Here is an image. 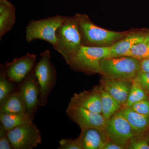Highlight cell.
<instances>
[{
	"instance_id": "cell-32",
	"label": "cell",
	"mask_w": 149,
	"mask_h": 149,
	"mask_svg": "<svg viewBox=\"0 0 149 149\" xmlns=\"http://www.w3.org/2000/svg\"><path fill=\"white\" fill-rule=\"evenodd\" d=\"M148 93L149 94V91H148Z\"/></svg>"
},
{
	"instance_id": "cell-15",
	"label": "cell",
	"mask_w": 149,
	"mask_h": 149,
	"mask_svg": "<svg viewBox=\"0 0 149 149\" xmlns=\"http://www.w3.org/2000/svg\"><path fill=\"white\" fill-rule=\"evenodd\" d=\"M132 127L135 136L142 134L149 128V116L140 114L130 107H125L119 110Z\"/></svg>"
},
{
	"instance_id": "cell-12",
	"label": "cell",
	"mask_w": 149,
	"mask_h": 149,
	"mask_svg": "<svg viewBox=\"0 0 149 149\" xmlns=\"http://www.w3.org/2000/svg\"><path fill=\"white\" fill-rule=\"evenodd\" d=\"M69 104L102 114L101 97L98 88H95L91 91H84L75 93Z\"/></svg>"
},
{
	"instance_id": "cell-5",
	"label": "cell",
	"mask_w": 149,
	"mask_h": 149,
	"mask_svg": "<svg viewBox=\"0 0 149 149\" xmlns=\"http://www.w3.org/2000/svg\"><path fill=\"white\" fill-rule=\"evenodd\" d=\"M67 17L56 15L53 17L31 20L26 27L25 38L27 42L42 40L54 47L57 43L56 32Z\"/></svg>"
},
{
	"instance_id": "cell-8",
	"label": "cell",
	"mask_w": 149,
	"mask_h": 149,
	"mask_svg": "<svg viewBox=\"0 0 149 149\" xmlns=\"http://www.w3.org/2000/svg\"><path fill=\"white\" fill-rule=\"evenodd\" d=\"M7 136L14 149H32L42 143L41 133L33 123L13 128Z\"/></svg>"
},
{
	"instance_id": "cell-16",
	"label": "cell",
	"mask_w": 149,
	"mask_h": 149,
	"mask_svg": "<svg viewBox=\"0 0 149 149\" xmlns=\"http://www.w3.org/2000/svg\"><path fill=\"white\" fill-rule=\"evenodd\" d=\"M146 35L141 33H135L126 35L121 40L110 47L109 57L125 56L133 46L142 42Z\"/></svg>"
},
{
	"instance_id": "cell-6",
	"label": "cell",
	"mask_w": 149,
	"mask_h": 149,
	"mask_svg": "<svg viewBox=\"0 0 149 149\" xmlns=\"http://www.w3.org/2000/svg\"><path fill=\"white\" fill-rule=\"evenodd\" d=\"M40 61L35 65V73L40 88V106L46 105L50 93L56 82V70L50 61L49 50L40 54Z\"/></svg>"
},
{
	"instance_id": "cell-33",
	"label": "cell",
	"mask_w": 149,
	"mask_h": 149,
	"mask_svg": "<svg viewBox=\"0 0 149 149\" xmlns=\"http://www.w3.org/2000/svg\"></svg>"
},
{
	"instance_id": "cell-13",
	"label": "cell",
	"mask_w": 149,
	"mask_h": 149,
	"mask_svg": "<svg viewBox=\"0 0 149 149\" xmlns=\"http://www.w3.org/2000/svg\"><path fill=\"white\" fill-rule=\"evenodd\" d=\"M81 133L77 138L82 149H104L109 141L104 129L97 128L81 129Z\"/></svg>"
},
{
	"instance_id": "cell-28",
	"label": "cell",
	"mask_w": 149,
	"mask_h": 149,
	"mask_svg": "<svg viewBox=\"0 0 149 149\" xmlns=\"http://www.w3.org/2000/svg\"><path fill=\"white\" fill-rule=\"evenodd\" d=\"M136 78L139 81L142 88L145 91H149V72L140 71Z\"/></svg>"
},
{
	"instance_id": "cell-21",
	"label": "cell",
	"mask_w": 149,
	"mask_h": 149,
	"mask_svg": "<svg viewBox=\"0 0 149 149\" xmlns=\"http://www.w3.org/2000/svg\"><path fill=\"white\" fill-rule=\"evenodd\" d=\"M146 99H148V97L146 91L142 88L136 77L132 81L129 95L123 107H130L136 103Z\"/></svg>"
},
{
	"instance_id": "cell-4",
	"label": "cell",
	"mask_w": 149,
	"mask_h": 149,
	"mask_svg": "<svg viewBox=\"0 0 149 149\" xmlns=\"http://www.w3.org/2000/svg\"><path fill=\"white\" fill-rule=\"evenodd\" d=\"M75 16L80 27L84 45L110 44L127 35L125 32H114L98 27L84 15L76 14Z\"/></svg>"
},
{
	"instance_id": "cell-14",
	"label": "cell",
	"mask_w": 149,
	"mask_h": 149,
	"mask_svg": "<svg viewBox=\"0 0 149 149\" xmlns=\"http://www.w3.org/2000/svg\"><path fill=\"white\" fill-rule=\"evenodd\" d=\"M102 89L109 93L122 105L125 104L130 92L132 81L105 77L102 81Z\"/></svg>"
},
{
	"instance_id": "cell-29",
	"label": "cell",
	"mask_w": 149,
	"mask_h": 149,
	"mask_svg": "<svg viewBox=\"0 0 149 149\" xmlns=\"http://www.w3.org/2000/svg\"><path fill=\"white\" fill-rule=\"evenodd\" d=\"M140 71L149 72V58L144 59L140 61Z\"/></svg>"
},
{
	"instance_id": "cell-18",
	"label": "cell",
	"mask_w": 149,
	"mask_h": 149,
	"mask_svg": "<svg viewBox=\"0 0 149 149\" xmlns=\"http://www.w3.org/2000/svg\"><path fill=\"white\" fill-rule=\"evenodd\" d=\"M26 104L20 91L11 93L0 102V112L4 113H27Z\"/></svg>"
},
{
	"instance_id": "cell-2",
	"label": "cell",
	"mask_w": 149,
	"mask_h": 149,
	"mask_svg": "<svg viewBox=\"0 0 149 149\" xmlns=\"http://www.w3.org/2000/svg\"><path fill=\"white\" fill-rule=\"evenodd\" d=\"M140 68V61L130 56L105 58L100 62L101 74L110 79L132 81Z\"/></svg>"
},
{
	"instance_id": "cell-9",
	"label": "cell",
	"mask_w": 149,
	"mask_h": 149,
	"mask_svg": "<svg viewBox=\"0 0 149 149\" xmlns=\"http://www.w3.org/2000/svg\"><path fill=\"white\" fill-rule=\"evenodd\" d=\"M66 113L70 119L81 129L93 128L104 130L107 120L102 114L70 104H68Z\"/></svg>"
},
{
	"instance_id": "cell-22",
	"label": "cell",
	"mask_w": 149,
	"mask_h": 149,
	"mask_svg": "<svg viewBox=\"0 0 149 149\" xmlns=\"http://www.w3.org/2000/svg\"><path fill=\"white\" fill-rule=\"evenodd\" d=\"M125 56H130L141 61L149 57V34L146 35L143 40L133 46Z\"/></svg>"
},
{
	"instance_id": "cell-26",
	"label": "cell",
	"mask_w": 149,
	"mask_h": 149,
	"mask_svg": "<svg viewBox=\"0 0 149 149\" xmlns=\"http://www.w3.org/2000/svg\"><path fill=\"white\" fill-rule=\"evenodd\" d=\"M58 149H82L78 139H63L59 141Z\"/></svg>"
},
{
	"instance_id": "cell-24",
	"label": "cell",
	"mask_w": 149,
	"mask_h": 149,
	"mask_svg": "<svg viewBox=\"0 0 149 149\" xmlns=\"http://www.w3.org/2000/svg\"><path fill=\"white\" fill-rule=\"evenodd\" d=\"M130 149H149V143L147 139L136 138L134 136L131 139L127 147Z\"/></svg>"
},
{
	"instance_id": "cell-31",
	"label": "cell",
	"mask_w": 149,
	"mask_h": 149,
	"mask_svg": "<svg viewBox=\"0 0 149 149\" xmlns=\"http://www.w3.org/2000/svg\"><path fill=\"white\" fill-rule=\"evenodd\" d=\"M147 141H148V142L149 143V134L148 135V138H147Z\"/></svg>"
},
{
	"instance_id": "cell-7",
	"label": "cell",
	"mask_w": 149,
	"mask_h": 149,
	"mask_svg": "<svg viewBox=\"0 0 149 149\" xmlns=\"http://www.w3.org/2000/svg\"><path fill=\"white\" fill-rule=\"evenodd\" d=\"M104 131L109 141L124 149L127 148L130 140L135 136L129 123L118 111L107 120Z\"/></svg>"
},
{
	"instance_id": "cell-27",
	"label": "cell",
	"mask_w": 149,
	"mask_h": 149,
	"mask_svg": "<svg viewBox=\"0 0 149 149\" xmlns=\"http://www.w3.org/2000/svg\"><path fill=\"white\" fill-rule=\"evenodd\" d=\"M7 132L1 125L0 131V149H13L11 144L7 136Z\"/></svg>"
},
{
	"instance_id": "cell-11",
	"label": "cell",
	"mask_w": 149,
	"mask_h": 149,
	"mask_svg": "<svg viewBox=\"0 0 149 149\" xmlns=\"http://www.w3.org/2000/svg\"><path fill=\"white\" fill-rule=\"evenodd\" d=\"M19 91L22 94L26 104L27 113L32 118V115L38 106H40V86L35 69H33L26 77Z\"/></svg>"
},
{
	"instance_id": "cell-20",
	"label": "cell",
	"mask_w": 149,
	"mask_h": 149,
	"mask_svg": "<svg viewBox=\"0 0 149 149\" xmlns=\"http://www.w3.org/2000/svg\"><path fill=\"white\" fill-rule=\"evenodd\" d=\"M98 89L101 97L102 115L108 120L119 111L122 105L106 91L101 88Z\"/></svg>"
},
{
	"instance_id": "cell-23",
	"label": "cell",
	"mask_w": 149,
	"mask_h": 149,
	"mask_svg": "<svg viewBox=\"0 0 149 149\" xmlns=\"http://www.w3.org/2000/svg\"><path fill=\"white\" fill-rule=\"evenodd\" d=\"M2 70L0 77V102H2L13 91L14 86L6 75L5 71Z\"/></svg>"
},
{
	"instance_id": "cell-19",
	"label": "cell",
	"mask_w": 149,
	"mask_h": 149,
	"mask_svg": "<svg viewBox=\"0 0 149 149\" xmlns=\"http://www.w3.org/2000/svg\"><path fill=\"white\" fill-rule=\"evenodd\" d=\"M1 125L7 132L20 125L32 123V118L27 113H0Z\"/></svg>"
},
{
	"instance_id": "cell-25",
	"label": "cell",
	"mask_w": 149,
	"mask_h": 149,
	"mask_svg": "<svg viewBox=\"0 0 149 149\" xmlns=\"http://www.w3.org/2000/svg\"><path fill=\"white\" fill-rule=\"evenodd\" d=\"M130 107L140 114L149 116V100L148 99L136 102Z\"/></svg>"
},
{
	"instance_id": "cell-17",
	"label": "cell",
	"mask_w": 149,
	"mask_h": 149,
	"mask_svg": "<svg viewBox=\"0 0 149 149\" xmlns=\"http://www.w3.org/2000/svg\"><path fill=\"white\" fill-rule=\"evenodd\" d=\"M15 8L8 0H0V38L10 31L16 21Z\"/></svg>"
},
{
	"instance_id": "cell-30",
	"label": "cell",
	"mask_w": 149,
	"mask_h": 149,
	"mask_svg": "<svg viewBox=\"0 0 149 149\" xmlns=\"http://www.w3.org/2000/svg\"><path fill=\"white\" fill-rule=\"evenodd\" d=\"M124 149L120 145L113 143L110 141H109L107 142L105 145L104 149Z\"/></svg>"
},
{
	"instance_id": "cell-3",
	"label": "cell",
	"mask_w": 149,
	"mask_h": 149,
	"mask_svg": "<svg viewBox=\"0 0 149 149\" xmlns=\"http://www.w3.org/2000/svg\"><path fill=\"white\" fill-rule=\"evenodd\" d=\"M110 47L83 45L68 63L70 68L87 73H100V62L109 57Z\"/></svg>"
},
{
	"instance_id": "cell-10",
	"label": "cell",
	"mask_w": 149,
	"mask_h": 149,
	"mask_svg": "<svg viewBox=\"0 0 149 149\" xmlns=\"http://www.w3.org/2000/svg\"><path fill=\"white\" fill-rule=\"evenodd\" d=\"M36 56L34 54L27 53L20 58L14 59L4 65L8 78L12 82L19 83L28 76L36 65Z\"/></svg>"
},
{
	"instance_id": "cell-1",
	"label": "cell",
	"mask_w": 149,
	"mask_h": 149,
	"mask_svg": "<svg viewBox=\"0 0 149 149\" xmlns=\"http://www.w3.org/2000/svg\"><path fill=\"white\" fill-rule=\"evenodd\" d=\"M57 43L54 49L68 63L83 45L82 36L76 17H67L56 32Z\"/></svg>"
}]
</instances>
